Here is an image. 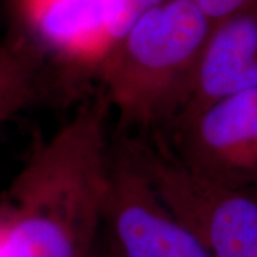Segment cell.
Returning <instances> with one entry per match:
<instances>
[{
  "instance_id": "4",
  "label": "cell",
  "mask_w": 257,
  "mask_h": 257,
  "mask_svg": "<svg viewBox=\"0 0 257 257\" xmlns=\"http://www.w3.org/2000/svg\"><path fill=\"white\" fill-rule=\"evenodd\" d=\"M176 159L194 175L233 189L257 184V87L176 119Z\"/></svg>"
},
{
  "instance_id": "11",
  "label": "cell",
  "mask_w": 257,
  "mask_h": 257,
  "mask_svg": "<svg viewBox=\"0 0 257 257\" xmlns=\"http://www.w3.org/2000/svg\"><path fill=\"white\" fill-rule=\"evenodd\" d=\"M251 190H253V192H254V194L257 196V184H256V186H253V187H251Z\"/></svg>"
},
{
  "instance_id": "1",
  "label": "cell",
  "mask_w": 257,
  "mask_h": 257,
  "mask_svg": "<svg viewBox=\"0 0 257 257\" xmlns=\"http://www.w3.org/2000/svg\"><path fill=\"white\" fill-rule=\"evenodd\" d=\"M213 22L192 0L140 15L97 64L93 80L119 117L142 130L170 126L192 99Z\"/></svg>"
},
{
  "instance_id": "2",
  "label": "cell",
  "mask_w": 257,
  "mask_h": 257,
  "mask_svg": "<svg viewBox=\"0 0 257 257\" xmlns=\"http://www.w3.org/2000/svg\"><path fill=\"white\" fill-rule=\"evenodd\" d=\"M140 165L170 211L211 257H257V196L213 183L184 167L166 147L132 139Z\"/></svg>"
},
{
  "instance_id": "3",
  "label": "cell",
  "mask_w": 257,
  "mask_h": 257,
  "mask_svg": "<svg viewBox=\"0 0 257 257\" xmlns=\"http://www.w3.org/2000/svg\"><path fill=\"white\" fill-rule=\"evenodd\" d=\"M103 230L120 257H211L199 237L162 200L130 138L111 147Z\"/></svg>"
},
{
  "instance_id": "10",
  "label": "cell",
  "mask_w": 257,
  "mask_h": 257,
  "mask_svg": "<svg viewBox=\"0 0 257 257\" xmlns=\"http://www.w3.org/2000/svg\"><path fill=\"white\" fill-rule=\"evenodd\" d=\"M92 257H120L117 250L111 244V241L106 236V233H104L103 229H101V233L100 236H99V239H97L96 246L93 248Z\"/></svg>"
},
{
  "instance_id": "9",
  "label": "cell",
  "mask_w": 257,
  "mask_h": 257,
  "mask_svg": "<svg viewBox=\"0 0 257 257\" xmlns=\"http://www.w3.org/2000/svg\"><path fill=\"white\" fill-rule=\"evenodd\" d=\"M213 23L256 5L257 0H192Z\"/></svg>"
},
{
  "instance_id": "6",
  "label": "cell",
  "mask_w": 257,
  "mask_h": 257,
  "mask_svg": "<svg viewBox=\"0 0 257 257\" xmlns=\"http://www.w3.org/2000/svg\"><path fill=\"white\" fill-rule=\"evenodd\" d=\"M253 87H257V3L211 25L192 99L180 116Z\"/></svg>"
},
{
  "instance_id": "7",
  "label": "cell",
  "mask_w": 257,
  "mask_h": 257,
  "mask_svg": "<svg viewBox=\"0 0 257 257\" xmlns=\"http://www.w3.org/2000/svg\"><path fill=\"white\" fill-rule=\"evenodd\" d=\"M45 70L43 57L25 37L0 45V124L45 96Z\"/></svg>"
},
{
  "instance_id": "5",
  "label": "cell",
  "mask_w": 257,
  "mask_h": 257,
  "mask_svg": "<svg viewBox=\"0 0 257 257\" xmlns=\"http://www.w3.org/2000/svg\"><path fill=\"white\" fill-rule=\"evenodd\" d=\"M43 57L62 67L66 82L93 79L97 64L117 40L107 0H13Z\"/></svg>"
},
{
  "instance_id": "8",
  "label": "cell",
  "mask_w": 257,
  "mask_h": 257,
  "mask_svg": "<svg viewBox=\"0 0 257 257\" xmlns=\"http://www.w3.org/2000/svg\"><path fill=\"white\" fill-rule=\"evenodd\" d=\"M162 2L165 0H107L116 37L119 39L140 15Z\"/></svg>"
}]
</instances>
